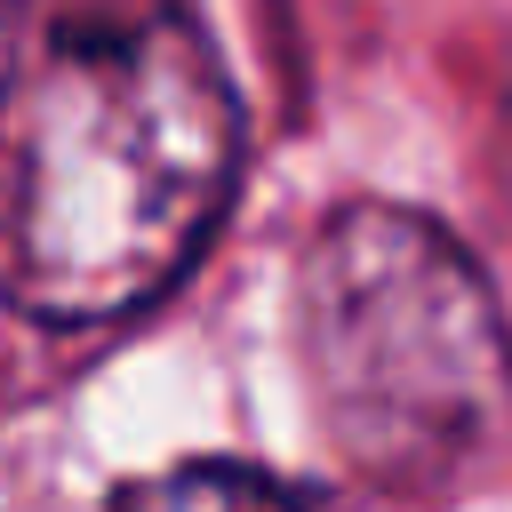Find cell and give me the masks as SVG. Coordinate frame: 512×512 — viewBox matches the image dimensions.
Instances as JSON below:
<instances>
[{
    "label": "cell",
    "mask_w": 512,
    "mask_h": 512,
    "mask_svg": "<svg viewBox=\"0 0 512 512\" xmlns=\"http://www.w3.org/2000/svg\"><path fill=\"white\" fill-rule=\"evenodd\" d=\"M240 184V88L184 0H40L0 64V304L104 328L160 304Z\"/></svg>",
    "instance_id": "6da1fadb"
},
{
    "label": "cell",
    "mask_w": 512,
    "mask_h": 512,
    "mask_svg": "<svg viewBox=\"0 0 512 512\" xmlns=\"http://www.w3.org/2000/svg\"><path fill=\"white\" fill-rule=\"evenodd\" d=\"M296 368L344 472L376 488L456 480L512 416V328L448 224L344 200L296 256Z\"/></svg>",
    "instance_id": "7a4b0ae2"
},
{
    "label": "cell",
    "mask_w": 512,
    "mask_h": 512,
    "mask_svg": "<svg viewBox=\"0 0 512 512\" xmlns=\"http://www.w3.org/2000/svg\"><path fill=\"white\" fill-rule=\"evenodd\" d=\"M112 512H304V504H296V488H280V480L256 472V464L192 456V464L120 480V488H112Z\"/></svg>",
    "instance_id": "3957f363"
}]
</instances>
